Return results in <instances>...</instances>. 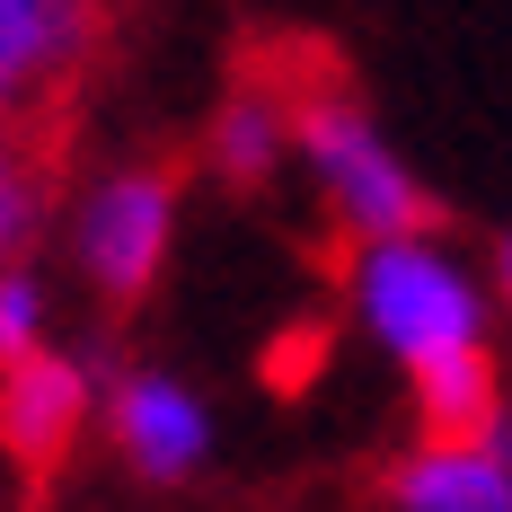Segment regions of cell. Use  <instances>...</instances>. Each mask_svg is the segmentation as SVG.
I'll return each instance as SVG.
<instances>
[{"mask_svg":"<svg viewBox=\"0 0 512 512\" xmlns=\"http://www.w3.org/2000/svg\"><path fill=\"white\" fill-rule=\"evenodd\" d=\"M504 292H512V248H504Z\"/></svg>","mask_w":512,"mask_h":512,"instance_id":"cell-13","label":"cell"},{"mask_svg":"<svg viewBox=\"0 0 512 512\" xmlns=\"http://www.w3.org/2000/svg\"><path fill=\"white\" fill-rule=\"evenodd\" d=\"M274 151H283V115L230 89V106H221V133H212V159H221V177H230V186H265Z\"/></svg>","mask_w":512,"mask_h":512,"instance_id":"cell-10","label":"cell"},{"mask_svg":"<svg viewBox=\"0 0 512 512\" xmlns=\"http://www.w3.org/2000/svg\"><path fill=\"white\" fill-rule=\"evenodd\" d=\"M115 45V0H0V115L45 124L80 115V89L98 80Z\"/></svg>","mask_w":512,"mask_h":512,"instance_id":"cell-1","label":"cell"},{"mask_svg":"<svg viewBox=\"0 0 512 512\" xmlns=\"http://www.w3.org/2000/svg\"><path fill=\"white\" fill-rule=\"evenodd\" d=\"M292 142L318 159V177H327V195H336V230H345V239H389V248H407L415 230H442L433 195H415L407 177H398V159L371 142L354 89H345V98H318L301 124H292Z\"/></svg>","mask_w":512,"mask_h":512,"instance_id":"cell-2","label":"cell"},{"mask_svg":"<svg viewBox=\"0 0 512 512\" xmlns=\"http://www.w3.org/2000/svg\"><path fill=\"white\" fill-rule=\"evenodd\" d=\"M36 354V292L27 283H0V362Z\"/></svg>","mask_w":512,"mask_h":512,"instance_id":"cell-12","label":"cell"},{"mask_svg":"<svg viewBox=\"0 0 512 512\" xmlns=\"http://www.w3.org/2000/svg\"><path fill=\"white\" fill-rule=\"evenodd\" d=\"M362 301H371V327H380L407 362L477 345V301H468V283L451 265H433L424 248H380L362 265Z\"/></svg>","mask_w":512,"mask_h":512,"instance_id":"cell-4","label":"cell"},{"mask_svg":"<svg viewBox=\"0 0 512 512\" xmlns=\"http://www.w3.org/2000/svg\"><path fill=\"white\" fill-rule=\"evenodd\" d=\"M318 362H327V327H283L265 345V389L274 398H301L309 380H318Z\"/></svg>","mask_w":512,"mask_h":512,"instance_id":"cell-11","label":"cell"},{"mask_svg":"<svg viewBox=\"0 0 512 512\" xmlns=\"http://www.w3.org/2000/svg\"><path fill=\"white\" fill-rule=\"evenodd\" d=\"M115 442H124V460L142 468V477H186L195 451H204V415L186 389H168V380H124V398H115Z\"/></svg>","mask_w":512,"mask_h":512,"instance_id":"cell-8","label":"cell"},{"mask_svg":"<svg viewBox=\"0 0 512 512\" xmlns=\"http://www.w3.org/2000/svg\"><path fill=\"white\" fill-rule=\"evenodd\" d=\"M80 415H89V389H80V371L62 354L36 345V354L0 362V451L18 460L27 486H45L62 468V451L80 442Z\"/></svg>","mask_w":512,"mask_h":512,"instance_id":"cell-5","label":"cell"},{"mask_svg":"<svg viewBox=\"0 0 512 512\" xmlns=\"http://www.w3.org/2000/svg\"><path fill=\"white\" fill-rule=\"evenodd\" d=\"M415 371V415H424V451H495V362L486 345H451V354L407 362Z\"/></svg>","mask_w":512,"mask_h":512,"instance_id":"cell-7","label":"cell"},{"mask_svg":"<svg viewBox=\"0 0 512 512\" xmlns=\"http://www.w3.org/2000/svg\"><path fill=\"white\" fill-rule=\"evenodd\" d=\"M71 124H80V115H45V124H9V115H0V283H18L9 265L27 256L36 221H45L53 195H62Z\"/></svg>","mask_w":512,"mask_h":512,"instance_id":"cell-6","label":"cell"},{"mask_svg":"<svg viewBox=\"0 0 512 512\" xmlns=\"http://www.w3.org/2000/svg\"><path fill=\"white\" fill-rule=\"evenodd\" d=\"M380 486L398 495V512H512V477L495 451H415Z\"/></svg>","mask_w":512,"mask_h":512,"instance_id":"cell-9","label":"cell"},{"mask_svg":"<svg viewBox=\"0 0 512 512\" xmlns=\"http://www.w3.org/2000/svg\"><path fill=\"white\" fill-rule=\"evenodd\" d=\"M168 212H177V159L115 177L98 204H89V221H80V256H89V274H98V292L115 309H133L142 292H151L159 248H168Z\"/></svg>","mask_w":512,"mask_h":512,"instance_id":"cell-3","label":"cell"}]
</instances>
